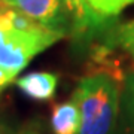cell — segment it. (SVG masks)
<instances>
[{
	"label": "cell",
	"instance_id": "1",
	"mask_svg": "<svg viewBox=\"0 0 134 134\" xmlns=\"http://www.w3.org/2000/svg\"><path fill=\"white\" fill-rule=\"evenodd\" d=\"M63 36L64 31L39 24L15 8H0V90Z\"/></svg>",
	"mask_w": 134,
	"mask_h": 134
},
{
	"label": "cell",
	"instance_id": "2",
	"mask_svg": "<svg viewBox=\"0 0 134 134\" xmlns=\"http://www.w3.org/2000/svg\"><path fill=\"white\" fill-rule=\"evenodd\" d=\"M79 109L81 127L77 134H112L118 116V88L107 75L83 77L73 94Z\"/></svg>",
	"mask_w": 134,
	"mask_h": 134
},
{
	"label": "cell",
	"instance_id": "3",
	"mask_svg": "<svg viewBox=\"0 0 134 134\" xmlns=\"http://www.w3.org/2000/svg\"><path fill=\"white\" fill-rule=\"evenodd\" d=\"M9 6L15 8L39 24L66 33L63 27L64 12L61 0H10Z\"/></svg>",
	"mask_w": 134,
	"mask_h": 134
},
{
	"label": "cell",
	"instance_id": "4",
	"mask_svg": "<svg viewBox=\"0 0 134 134\" xmlns=\"http://www.w3.org/2000/svg\"><path fill=\"white\" fill-rule=\"evenodd\" d=\"M16 85L30 98L49 100L55 94L58 85V76L49 72H33L18 79Z\"/></svg>",
	"mask_w": 134,
	"mask_h": 134
},
{
	"label": "cell",
	"instance_id": "5",
	"mask_svg": "<svg viewBox=\"0 0 134 134\" xmlns=\"http://www.w3.org/2000/svg\"><path fill=\"white\" fill-rule=\"evenodd\" d=\"M51 127L55 134H77L81 127V115L75 101L60 103L54 107Z\"/></svg>",
	"mask_w": 134,
	"mask_h": 134
},
{
	"label": "cell",
	"instance_id": "6",
	"mask_svg": "<svg viewBox=\"0 0 134 134\" xmlns=\"http://www.w3.org/2000/svg\"><path fill=\"white\" fill-rule=\"evenodd\" d=\"M61 3L67 9V12L73 16L75 27L77 31L91 30L103 24L104 21L101 16L92 12L91 8L85 3V0H61Z\"/></svg>",
	"mask_w": 134,
	"mask_h": 134
},
{
	"label": "cell",
	"instance_id": "7",
	"mask_svg": "<svg viewBox=\"0 0 134 134\" xmlns=\"http://www.w3.org/2000/svg\"><path fill=\"white\" fill-rule=\"evenodd\" d=\"M85 3L91 8L94 14L103 19H107L119 15L127 6L133 5L134 0H85Z\"/></svg>",
	"mask_w": 134,
	"mask_h": 134
},
{
	"label": "cell",
	"instance_id": "8",
	"mask_svg": "<svg viewBox=\"0 0 134 134\" xmlns=\"http://www.w3.org/2000/svg\"><path fill=\"white\" fill-rule=\"evenodd\" d=\"M128 86H130V96H131V103H133V109H134V73L131 75V77H130Z\"/></svg>",
	"mask_w": 134,
	"mask_h": 134
},
{
	"label": "cell",
	"instance_id": "9",
	"mask_svg": "<svg viewBox=\"0 0 134 134\" xmlns=\"http://www.w3.org/2000/svg\"><path fill=\"white\" fill-rule=\"evenodd\" d=\"M0 134H8V133H6L5 130H3V128H2V127H0Z\"/></svg>",
	"mask_w": 134,
	"mask_h": 134
},
{
	"label": "cell",
	"instance_id": "10",
	"mask_svg": "<svg viewBox=\"0 0 134 134\" xmlns=\"http://www.w3.org/2000/svg\"><path fill=\"white\" fill-rule=\"evenodd\" d=\"M25 134H39V133H34V131H27Z\"/></svg>",
	"mask_w": 134,
	"mask_h": 134
},
{
	"label": "cell",
	"instance_id": "11",
	"mask_svg": "<svg viewBox=\"0 0 134 134\" xmlns=\"http://www.w3.org/2000/svg\"><path fill=\"white\" fill-rule=\"evenodd\" d=\"M5 3H8V5H10V0H3Z\"/></svg>",
	"mask_w": 134,
	"mask_h": 134
}]
</instances>
